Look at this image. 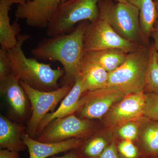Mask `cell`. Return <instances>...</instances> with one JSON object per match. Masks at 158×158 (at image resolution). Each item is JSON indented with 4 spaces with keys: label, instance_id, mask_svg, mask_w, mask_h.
<instances>
[{
    "label": "cell",
    "instance_id": "cell-21",
    "mask_svg": "<svg viewBox=\"0 0 158 158\" xmlns=\"http://www.w3.org/2000/svg\"><path fill=\"white\" fill-rule=\"evenodd\" d=\"M156 50L152 45L151 56L145 78L144 93L158 95V65L156 61Z\"/></svg>",
    "mask_w": 158,
    "mask_h": 158
},
{
    "label": "cell",
    "instance_id": "cell-19",
    "mask_svg": "<svg viewBox=\"0 0 158 158\" xmlns=\"http://www.w3.org/2000/svg\"><path fill=\"white\" fill-rule=\"evenodd\" d=\"M127 2L139 10L141 34L145 42L149 44L154 26L158 19L155 3L153 0H127Z\"/></svg>",
    "mask_w": 158,
    "mask_h": 158
},
{
    "label": "cell",
    "instance_id": "cell-16",
    "mask_svg": "<svg viewBox=\"0 0 158 158\" xmlns=\"http://www.w3.org/2000/svg\"><path fill=\"white\" fill-rule=\"evenodd\" d=\"M23 128L6 117L0 116V148L11 151L19 152L27 146L23 141Z\"/></svg>",
    "mask_w": 158,
    "mask_h": 158
},
{
    "label": "cell",
    "instance_id": "cell-3",
    "mask_svg": "<svg viewBox=\"0 0 158 158\" xmlns=\"http://www.w3.org/2000/svg\"><path fill=\"white\" fill-rule=\"evenodd\" d=\"M152 48L149 45L128 53L123 63L109 73L108 87H115L125 95L144 92Z\"/></svg>",
    "mask_w": 158,
    "mask_h": 158
},
{
    "label": "cell",
    "instance_id": "cell-9",
    "mask_svg": "<svg viewBox=\"0 0 158 158\" xmlns=\"http://www.w3.org/2000/svg\"><path fill=\"white\" fill-rule=\"evenodd\" d=\"M91 127L88 119H80L73 114H70L51 122L37 140L45 143H56L79 138L88 133Z\"/></svg>",
    "mask_w": 158,
    "mask_h": 158
},
{
    "label": "cell",
    "instance_id": "cell-7",
    "mask_svg": "<svg viewBox=\"0 0 158 158\" xmlns=\"http://www.w3.org/2000/svg\"><path fill=\"white\" fill-rule=\"evenodd\" d=\"M20 84L25 92L32 105V115L28 126L30 137L37 134L40 122L50 111L52 113L58 103L69 93L73 86L64 85L61 88L52 91H41L34 89L20 81Z\"/></svg>",
    "mask_w": 158,
    "mask_h": 158
},
{
    "label": "cell",
    "instance_id": "cell-17",
    "mask_svg": "<svg viewBox=\"0 0 158 158\" xmlns=\"http://www.w3.org/2000/svg\"><path fill=\"white\" fill-rule=\"evenodd\" d=\"M128 53L119 49L85 52L84 59L99 65L108 73L118 68L123 63Z\"/></svg>",
    "mask_w": 158,
    "mask_h": 158
},
{
    "label": "cell",
    "instance_id": "cell-25",
    "mask_svg": "<svg viewBox=\"0 0 158 158\" xmlns=\"http://www.w3.org/2000/svg\"><path fill=\"white\" fill-rule=\"evenodd\" d=\"M117 149L123 158H138V149L132 141L123 140L118 144Z\"/></svg>",
    "mask_w": 158,
    "mask_h": 158
},
{
    "label": "cell",
    "instance_id": "cell-24",
    "mask_svg": "<svg viewBox=\"0 0 158 158\" xmlns=\"http://www.w3.org/2000/svg\"><path fill=\"white\" fill-rule=\"evenodd\" d=\"M137 121H131L118 127V135L123 140L133 141L138 136L139 125Z\"/></svg>",
    "mask_w": 158,
    "mask_h": 158
},
{
    "label": "cell",
    "instance_id": "cell-22",
    "mask_svg": "<svg viewBox=\"0 0 158 158\" xmlns=\"http://www.w3.org/2000/svg\"><path fill=\"white\" fill-rule=\"evenodd\" d=\"M109 145L105 138L96 137L85 144L82 152L87 158H98Z\"/></svg>",
    "mask_w": 158,
    "mask_h": 158
},
{
    "label": "cell",
    "instance_id": "cell-2",
    "mask_svg": "<svg viewBox=\"0 0 158 158\" xmlns=\"http://www.w3.org/2000/svg\"><path fill=\"white\" fill-rule=\"evenodd\" d=\"M30 37L28 34H20L17 37V44L8 50L12 72L20 81L34 89L45 91L58 89V81L64 74V70L54 69L50 64L26 56L23 46Z\"/></svg>",
    "mask_w": 158,
    "mask_h": 158
},
{
    "label": "cell",
    "instance_id": "cell-30",
    "mask_svg": "<svg viewBox=\"0 0 158 158\" xmlns=\"http://www.w3.org/2000/svg\"><path fill=\"white\" fill-rule=\"evenodd\" d=\"M74 149L69 151V152L62 156H53L51 158H82L77 152L74 151Z\"/></svg>",
    "mask_w": 158,
    "mask_h": 158
},
{
    "label": "cell",
    "instance_id": "cell-15",
    "mask_svg": "<svg viewBox=\"0 0 158 158\" xmlns=\"http://www.w3.org/2000/svg\"><path fill=\"white\" fill-rule=\"evenodd\" d=\"M0 90L15 113L23 116L26 113L27 97L19 78L13 72L0 79Z\"/></svg>",
    "mask_w": 158,
    "mask_h": 158
},
{
    "label": "cell",
    "instance_id": "cell-13",
    "mask_svg": "<svg viewBox=\"0 0 158 158\" xmlns=\"http://www.w3.org/2000/svg\"><path fill=\"white\" fill-rule=\"evenodd\" d=\"M27 0H0V44L1 47L10 50L17 43V37L21 31L17 21L10 22L9 11L14 4L21 5Z\"/></svg>",
    "mask_w": 158,
    "mask_h": 158
},
{
    "label": "cell",
    "instance_id": "cell-12",
    "mask_svg": "<svg viewBox=\"0 0 158 158\" xmlns=\"http://www.w3.org/2000/svg\"><path fill=\"white\" fill-rule=\"evenodd\" d=\"M22 138L28 149L29 158H47L60 153L78 148L82 144L80 138L56 143H45L34 140L27 134L23 135Z\"/></svg>",
    "mask_w": 158,
    "mask_h": 158
},
{
    "label": "cell",
    "instance_id": "cell-26",
    "mask_svg": "<svg viewBox=\"0 0 158 158\" xmlns=\"http://www.w3.org/2000/svg\"><path fill=\"white\" fill-rule=\"evenodd\" d=\"M12 72L9 56L8 50L0 48V79L9 75Z\"/></svg>",
    "mask_w": 158,
    "mask_h": 158
},
{
    "label": "cell",
    "instance_id": "cell-6",
    "mask_svg": "<svg viewBox=\"0 0 158 158\" xmlns=\"http://www.w3.org/2000/svg\"><path fill=\"white\" fill-rule=\"evenodd\" d=\"M84 52L119 49L128 53L146 47L123 38L106 22L99 18L88 24L84 35Z\"/></svg>",
    "mask_w": 158,
    "mask_h": 158
},
{
    "label": "cell",
    "instance_id": "cell-1",
    "mask_svg": "<svg viewBox=\"0 0 158 158\" xmlns=\"http://www.w3.org/2000/svg\"><path fill=\"white\" fill-rule=\"evenodd\" d=\"M87 21L79 23L70 33L48 37L41 40L31 53L38 59L58 61L65 74V84L73 86L81 73L84 59V38L89 24Z\"/></svg>",
    "mask_w": 158,
    "mask_h": 158
},
{
    "label": "cell",
    "instance_id": "cell-29",
    "mask_svg": "<svg viewBox=\"0 0 158 158\" xmlns=\"http://www.w3.org/2000/svg\"><path fill=\"white\" fill-rule=\"evenodd\" d=\"M151 37H152L154 41L153 46L157 52H158V19L157 20L154 26L153 30L151 34Z\"/></svg>",
    "mask_w": 158,
    "mask_h": 158
},
{
    "label": "cell",
    "instance_id": "cell-4",
    "mask_svg": "<svg viewBox=\"0 0 158 158\" xmlns=\"http://www.w3.org/2000/svg\"><path fill=\"white\" fill-rule=\"evenodd\" d=\"M99 19L109 24L123 38L147 46L142 36L139 10L129 3H115L113 0H101L98 3Z\"/></svg>",
    "mask_w": 158,
    "mask_h": 158
},
{
    "label": "cell",
    "instance_id": "cell-5",
    "mask_svg": "<svg viewBox=\"0 0 158 158\" xmlns=\"http://www.w3.org/2000/svg\"><path fill=\"white\" fill-rule=\"evenodd\" d=\"M101 0H67L59 6L46 28L47 37L68 34L82 22L99 18Z\"/></svg>",
    "mask_w": 158,
    "mask_h": 158
},
{
    "label": "cell",
    "instance_id": "cell-31",
    "mask_svg": "<svg viewBox=\"0 0 158 158\" xmlns=\"http://www.w3.org/2000/svg\"><path fill=\"white\" fill-rule=\"evenodd\" d=\"M155 3L156 9L157 14V17L158 19V0H155Z\"/></svg>",
    "mask_w": 158,
    "mask_h": 158
},
{
    "label": "cell",
    "instance_id": "cell-27",
    "mask_svg": "<svg viewBox=\"0 0 158 158\" xmlns=\"http://www.w3.org/2000/svg\"><path fill=\"white\" fill-rule=\"evenodd\" d=\"M98 158H120L115 142L109 144Z\"/></svg>",
    "mask_w": 158,
    "mask_h": 158
},
{
    "label": "cell",
    "instance_id": "cell-28",
    "mask_svg": "<svg viewBox=\"0 0 158 158\" xmlns=\"http://www.w3.org/2000/svg\"><path fill=\"white\" fill-rule=\"evenodd\" d=\"M0 158H20L19 152L9 150L2 149L0 150Z\"/></svg>",
    "mask_w": 158,
    "mask_h": 158
},
{
    "label": "cell",
    "instance_id": "cell-10",
    "mask_svg": "<svg viewBox=\"0 0 158 158\" xmlns=\"http://www.w3.org/2000/svg\"><path fill=\"white\" fill-rule=\"evenodd\" d=\"M67 0H27L17 6L15 15L24 19L27 25L37 28H47L57 9Z\"/></svg>",
    "mask_w": 158,
    "mask_h": 158
},
{
    "label": "cell",
    "instance_id": "cell-20",
    "mask_svg": "<svg viewBox=\"0 0 158 158\" xmlns=\"http://www.w3.org/2000/svg\"><path fill=\"white\" fill-rule=\"evenodd\" d=\"M140 130L141 145L144 154L151 158H158V120L145 117Z\"/></svg>",
    "mask_w": 158,
    "mask_h": 158
},
{
    "label": "cell",
    "instance_id": "cell-14",
    "mask_svg": "<svg viewBox=\"0 0 158 158\" xmlns=\"http://www.w3.org/2000/svg\"><path fill=\"white\" fill-rule=\"evenodd\" d=\"M83 84V78L82 76L80 75L69 93L62 100L57 110L52 113L47 114L40 122L37 129V134L44 131L54 119L73 114L74 112L77 111L80 99L84 93Z\"/></svg>",
    "mask_w": 158,
    "mask_h": 158
},
{
    "label": "cell",
    "instance_id": "cell-33",
    "mask_svg": "<svg viewBox=\"0 0 158 158\" xmlns=\"http://www.w3.org/2000/svg\"><path fill=\"white\" fill-rule=\"evenodd\" d=\"M156 61L157 63V65H158V52H156Z\"/></svg>",
    "mask_w": 158,
    "mask_h": 158
},
{
    "label": "cell",
    "instance_id": "cell-23",
    "mask_svg": "<svg viewBox=\"0 0 158 158\" xmlns=\"http://www.w3.org/2000/svg\"><path fill=\"white\" fill-rule=\"evenodd\" d=\"M144 116L152 120H158V95L145 93Z\"/></svg>",
    "mask_w": 158,
    "mask_h": 158
},
{
    "label": "cell",
    "instance_id": "cell-32",
    "mask_svg": "<svg viewBox=\"0 0 158 158\" xmlns=\"http://www.w3.org/2000/svg\"><path fill=\"white\" fill-rule=\"evenodd\" d=\"M117 2L127 3V0H116Z\"/></svg>",
    "mask_w": 158,
    "mask_h": 158
},
{
    "label": "cell",
    "instance_id": "cell-8",
    "mask_svg": "<svg viewBox=\"0 0 158 158\" xmlns=\"http://www.w3.org/2000/svg\"><path fill=\"white\" fill-rule=\"evenodd\" d=\"M79 102L80 114L85 119L101 118L125 95L113 87L85 92Z\"/></svg>",
    "mask_w": 158,
    "mask_h": 158
},
{
    "label": "cell",
    "instance_id": "cell-18",
    "mask_svg": "<svg viewBox=\"0 0 158 158\" xmlns=\"http://www.w3.org/2000/svg\"><path fill=\"white\" fill-rule=\"evenodd\" d=\"M81 75L84 93L108 87L109 73L99 65L84 59Z\"/></svg>",
    "mask_w": 158,
    "mask_h": 158
},
{
    "label": "cell",
    "instance_id": "cell-11",
    "mask_svg": "<svg viewBox=\"0 0 158 158\" xmlns=\"http://www.w3.org/2000/svg\"><path fill=\"white\" fill-rule=\"evenodd\" d=\"M145 94L144 92L127 94L108 112L106 123L111 127H119L144 116Z\"/></svg>",
    "mask_w": 158,
    "mask_h": 158
}]
</instances>
